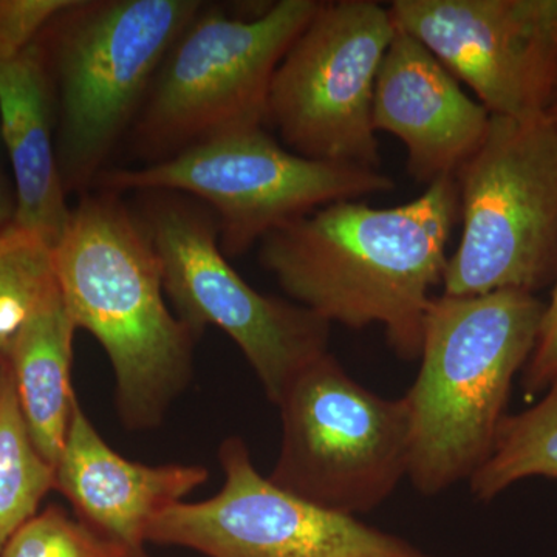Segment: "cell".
<instances>
[{
  "label": "cell",
  "instance_id": "6da1fadb",
  "mask_svg": "<svg viewBox=\"0 0 557 557\" xmlns=\"http://www.w3.org/2000/svg\"><path fill=\"white\" fill-rule=\"evenodd\" d=\"M458 215L454 177L399 207L336 201L271 231L259 260L293 302L330 325H381L392 350L413 361Z\"/></svg>",
  "mask_w": 557,
  "mask_h": 557
},
{
  "label": "cell",
  "instance_id": "7a4b0ae2",
  "mask_svg": "<svg viewBox=\"0 0 557 557\" xmlns=\"http://www.w3.org/2000/svg\"><path fill=\"white\" fill-rule=\"evenodd\" d=\"M54 276L76 329L108 354L124 426H160L188 387L197 336L172 313L156 249L119 194H87L51 249Z\"/></svg>",
  "mask_w": 557,
  "mask_h": 557
},
{
  "label": "cell",
  "instance_id": "3957f363",
  "mask_svg": "<svg viewBox=\"0 0 557 557\" xmlns=\"http://www.w3.org/2000/svg\"><path fill=\"white\" fill-rule=\"evenodd\" d=\"M544 309L536 295L518 289L432 299L421 368L403 397L410 417L408 479L418 493L437 496L485 463Z\"/></svg>",
  "mask_w": 557,
  "mask_h": 557
},
{
  "label": "cell",
  "instance_id": "277c9868",
  "mask_svg": "<svg viewBox=\"0 0 557 557\" xmlns=\"http://www.w3.org/2000/svg\"><path fill=\"white\" fill-rule=\"evenodd\" d=\"M199 0H73L39 36L65 193L100 178Z\"/></svg>",
  "mask_w": 557,
  "mask_h": 557
},
{
  "label": "cell",
  "instance_id": "5b68a950",
  "mask_svg": "<svg viewBox=\"0 0 557 557\" xmlns=\"http://www.w3.org/2000/svg\"><path fill=\"white\" fill-rule=\"evenodd\" d=\"M319 0H281L252 17L200 11L150 86L132 126L148 164L269 123L271 81Z\"/></svg>",
  "mask_w": 557,
  "mask_h": 557
},
{
  "label": "cell",
  "instance_id": "8992f818",
  "mask_svg": "<svg viewBox=\"0 0 557 557\" xmlns=\"http://www.w3.org/2000/svg\"><path fill=\"white\" fill-rule=\"evenodd\" d=\"M454 178L461 237L443 295H534L556 281L557 129L547 115H491L482 146Z\"/></svg>",
  "mask_w": 557,
  "mask_h": 557
},
{
  "label": "cell",
  "instance_id": "52a82bcc",
  "mask_svg": "<svg viewBox=\"0 0 557 557\" xmlns=\"http://www.w3.org/2000/svg\"><path fill=\"white\" fill-rule=\"evenodd\" d=\"M98 180L109 193L188 194L207 201L226 258L319 208L395 188L380 170L300 157L263 127L209 139L137 170L104 171Z\"/></svg>",
  "mask_w": 557,
  "mask_h": 557
},
{
  "label": "cell",
  "instance_id": "ba28073f",
  "mask_svg": "<svg viewBox=\"0 0 557 557\" xmlns=\"http://www.w3.org/2000/svg\"><path fill=\"white\" fill-rule=\"evenodd\" d=\"M277 408L281 450L269 479L282 490L357 518L408 478L405 398H383L361 386L332 354L304 370Z\"/></svg>",
  "mask_w": 557,
  "mask_h": 557
},
{
  "label": "cell",
  "instance_id": "9c48e42d",
  "mask_svg": "<svg viewBox=\"0 0 557 557\" xmlns=\"http://www.w3.org/2000/svg\"><path fill=\"white\" fill-rule=\"evenodd\" d=\"M152 194L139 222L177 317L196 336L208 327L225 332L277 406L293 381L329 354V322L252 288L223 255L215 219L171 193Z\"/></svg>",
  "mask_w": 557,
  "mask_h": 557
},
{
  "label": "cell",
  "instance_id": "30bf717a",
  "mask_svg": "<svg viewBox=\"0 0 557 557\" xmlns=\"http://www.w3.org/2000/svg\"><path fill=\"white\" fill-rule=\"evenodd\" d=\"M397 27L372 0L321 2L281 61L269 121L306 159L380 170L373 94Z\"/></svg>",
  "mask_w": 557,
  "mask_h": 557
},
{
  "label": "cell",
  "instance_id": "8fae6325",
  "mask_svg": "<svg viewBox=\"0 0 557 557\" xmlns=\"http://www.w3.org/2000/svg\"><path fill=\"white\" fill-rule=\"evenodd\" d=\"M219 461L222 490L161 512L146 542L208 557H432L406 539L274 485L255 468L239 437L220 445Z\"/></svg>",
  "mask_w": 557,
  "mask_h": 557
},
{
  "label": "cell",
  "instance_id": "7c38bea8",
  "mask_svg": "<svg viewBox=\"0 0 557 557\" xmlns=\"http://www.w3.org/2000/svg\"><path fill=\"white\" fill-rule=\"evenodd\" d=\"M388 11L491 115L547 113L557 83V0H395Z\"/></svg>",
  "mask_w": 557,
  "mask_h": 557
},
{
  "label": "cell",
  "instance_id": "4fadbf2b",
  "mask_svg": "<svg viewBox=\"0 0 557 557\" xmlns=\"http://www.w3.org/2000/svg\"><path fill=\"white\" fill-rule=\"evenodd\" d=\"M491 113L409 33H395L373 94V126L408 153V172L423 185L454 177L482 146Z\"/></svg>",
  "mask_w": 557,
  "mask_h": 557
},
{
  "label": "cell",
  "instance_id": "5bb4252c",
  "mask_svg": "<svg viewBox=\"0 0 557 557\" xmlns=\"http://www.w3.org/2000/svg\"><path fill=\"white\" fill-rule=\"evenodd\" d=\"M54 490L67 498L81 522L146 555L150 522L207 483L200 465H150L131 461L110 448L79 401L57 461Z\"/></svg>",
  "mask_w": 557,
  "mask_h": 557
},
{
  "label": "cell",
  "instance_id": "9a60e30c",
  "mask_svg": "<svg viewBox=\"0 0 557 557\" xmlns=\"http://www.w3.org/2000/svg\"><path fill=\"white\" fill-rule=\"evenodd\" d=\"M54 132L53 94L36 40L16 60L0 62V138L16 189L14 226L50 249L72 214Z\"/></svg>",
  "mask_w": 557,
  "mask_h": 557
},
{
  "label": "cell",
  "instance_id": "2e32d148",
  "mask_svg": "<svg viewBox=\"0 0 557 557\" xmlns=\"http://www.w3.org/2000/svg\"><path fill=\"white\" fill-rule=\"evenodd\" d=\"M76 330L57 285L25 322L3 361L13 375L33 442L53 467L78 401L72 386Z\"/></svg>",
  "mask_w": 557,
  "mask_h": 557
},
{
  "label": "cell",
  "instance_id": "e0dca14e",
  "mask_svg": "<svg viewBox=\"0 0 557 557\" xmlns=\"http://www.w3.org/2000/svg\"><path fill=\"white\" fill-rule=\"evenodd\" d=\"M57 469L44 458L22 413L13 375L0 364V553L54 490Z\"/></svg>",
  "mask_w": 557,
  "mask_h": 557
},
{
  "label": "cell",
  "instance_id": "ac0fdd59",
  "mask_svg": "<svg viewBox=\"0 0 557 557\" xmlns=\"http://www.w3.org/2000/svg\"><path fill=\"white\" fill-rule=\"evenodd\" d=\"M557 479V381L533 408L505 416L493 450L469 480L479 500H493L519 480Z\"/></svg>",
  "mask_w": 557,
  "mask_h": 557
},
{
  "label": "cell",
  "instance_id": "d6986e66",
  "mask_svg": "<svg viewBox=\"0 0 557 557\" xmlns=\"http://www.w3.org/2000/svg\"><path fill=\"white\" fill-rule=\"evenodd\" d=\"M57 285L51 249L39 242L0 258V364L25 322Z\"/></svg>",
  "mask_w": 557,
  "mask_h": 557
},
{
  "label": "cell",
  "instance_id": "ffe728a7",
  "mask_svg": "<svg viewBox=\"0 0 557 557\" xmlns=\"http://www.w3.org/2000/svg\"><path fill=\"white\" fill-rule=\"evenodd\" d=\"M0 557H148L135 555L119 542L49 507L33 516L10 537Z\"/></svg>",
  "mask_w": 557,
  "mask_h": 557
},
{
  "label": "cell",
  "instance_id": "44dd1931",
  "mask_svg": "<svg viewBox=\"0 0 557 557\" xmlns=\"http://www.w3.org/2000/svg\"><path fill=\"white\" fill-rule=\"evenodd\" d=\"M73 0H0V62L16 60Z\"/></svg>",
  "mask_w": 557,
  "mask_h": 557
},
{
  "label": "cell",
  "instance_id": "7402d4cb",
  "mask_svg": "<svg viewBox=\"0 0 557 557\" xmlns=\"http://www.w3.org/2000/svg\"><path fill=\"white\" fill-rule=\"evenodd\" d=\"M522 372V386L528 395L547 391L557 381V277L552 299L545 304L533 354Z\"/></svg>",
  "mask_w": 557,
  "mask_h": 557
},
{
  "label": "cell",
  "instance_id": "603a6c76",
  "mask_svg": "<svg viewBox=\"0 0 557 557\" xmlns=\"http://www.w3.org/2000/svg\"><path fill=\"white\" fill-rule=\"evenodd\" d=\"M3 152L5 149L0 138V233L13 228L17 212L16 189H14L13 177L7 171Z\"/></svg>",
  "mask_w": 557,
  "mask_h": 557
},
{
  "label": "cell",
  "instance_id": "cb8c5ba5",
  "mask_svg": "<svg viewBox=\"0 0 557 557\" xmlns=\"http://www.w3.org/2000/svg\"><path fill=\"white\" fill-rule=\"evenodd\" d=\"M32 242H38L28 236V234L22 233L16 226L0 233V258L14 251V249L24 247V245L32 244Z\"/></svg>",
  "mask_w": 557,
  "mask_h": 557
},
{
  "label": "cell",
  "instance_id": "d4e9b609",
  "mask_svg": "<svg viewBox=\"0 0 557 557\" xmlns=\"http://www.w3.org/2000/svg\"><path fill=\"white\" fill-rule=\"evenodd\" d=\"M547 119L552 121L553 124H555V127L557 129V83L555 87V91H553L552 100H549L547 113Z\"/></svg>",
  "mask_w": 557,
  "mask_h": 557
}]
</instances>
